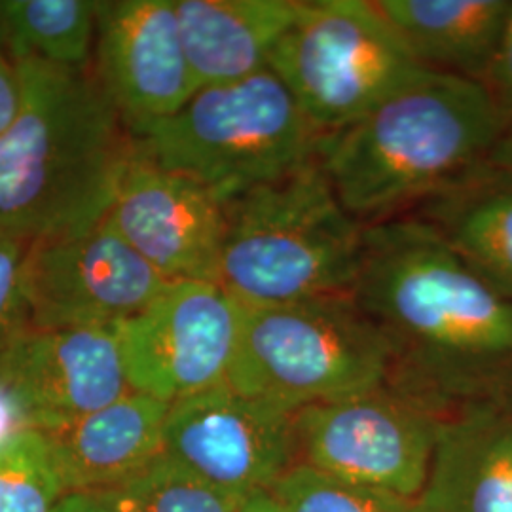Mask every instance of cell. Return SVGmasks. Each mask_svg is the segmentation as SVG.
Returning <instances> with one entry per match:
<instances>
[{
  "mask_svg": "<svg viewBox=\"0 0 512 512\" xmlns=\"http://www.w3.org/2000/svg\"><path fill=\"white\" fill-rule=\"evenodd\" d=\"M353 296L384 332L404 395L431 406L494 393L512 368V302L420 217L365 228ZM391 374V376H393Z\"/></svg>",
  "mask_w": 512,
  "mask_h": 512,
  "instance_id": "obj_1",
  "label": "cell"
},
{
  "mask_svg": "<svg viewBox=\"0 0 512 512\" xmlns=\"http://www.w3.org/2000/svg\"><path fill=\"white\" fill-rule=\"evenodd\" d=\"M239 512H283L270 492L247 495Z\"/></svg>",
  "mask_w": 512,
  "mask_h": 512,
  "instance_id": "obj_30",
  "label": "cell"
},
{
  "mask_svg": "<svg viewBox=\"0 0 512 512\" xmlns=\"http://www.w3.org/2000/svg\"><path fill=\"white\" fill-rule=\"evenodd\" d=\"M105 220L167 281L217 283L224 203L139 147Z\"/></svg>",
  "mask_w": 512,
  "mask_h": 512,
  "instance_id": "obj_12",
  "label": "cell"
},
{
  "mask_svg": "<svg viewBox=\"0 0 512 512\" xmlns=\"http://www.w3.org/2000/svg\"><path fill=\"white\" fill-rule=\"evenodd\" d=\"M507 126L482 82L425 69L357 122L323 135L317 158L338 200L368 228L490 164Z\"/></svg>",
  "mask_w": 512,
  "mask_h": 512,
  "instance_id": "obj_3",
  "label": "cell"
},
{
  "mask_svg": "<svg viewBox=\"0 0 512 512\" xmlns=\"http://www.w3.org/2000/svg\"><path fill=\"white\" fill-rule=\"evenodd\" d=\"M169 404L129 391L71 427L46 433L67 494H103L126 484L164 452Z\"/></svg>",
  "mask_w": 512,
  "mask_h": 512,
  "instance_id": "obj_16",
  "label": "cell"
},
{
  "mask_svg": "<svg viewBox=\"0 0 512 512\" xmlns=\"http://www.w3.org/2000/svg\"><path fill=\"white\" fill-rule=\"evenodd\" d=\"M21 107L0 139V236L38 241L107 217L137 150L95 71L16 63Z\"/></svg>",
  "mask_w": 512,
  "mask_h": 512,
  "instance_id": "obj_2",
  "label": "cell"
},
{
  "mask_svg": "<svg viewBox=\"0 0 512 512\" xmlns=\"http://www.w3.org/2000/svg\"><path fill=\"white\" fill-rule=\"evenodd\" d=\"M217 283L241 306L353 294L365 226L349 215L313 158L224 203Z\"/></svg>",
  "mask_w": 512,
  "mask_h": 512,
  "instance_id": "obj_4",
  "label": "cell"
},
{
  "mask_svg": "<svg viewBox=\"0 0 512 512\" xmlns=\"http://www.w3.org/2000/svg\"><path fill=\"white\" fill-rule=\"evenodd\" d=\"M509 0H378L423 67L484 80L501 37Z\"/></svg>",
  "mask_w": 512,
  "mask_h": 512,
  "instance_id": "obj_18",
  "label": "cell"
},
{
  "mask_svg": "<svg viewBox=\"0 0 512 512\" xmlns=\"http://www.w3.org/2000/svg\"><path fill=\"white\" fill-rule=\"evenodd\" d=\"M21 107V82L16 63L0 52V139L14 126Z\"/></svg>",
  "mask_w": 512,
  "mask_h": 512,
  "instance_id": "obj_26",
  "label": "cell"
},
{
  "mask_svg": "<svg viewBox=\"0 0 512 512\" xmlns=\"http://www.w3.org/2000/svg\"><path fill=\"white\" fill-rule=\"evenodd\" d=\"M412 512H512V393L497 389L440 414Z\"/></svg>",
  "mask_w": 512,
  "mask_h": 512,
  "instance_id": "obj_15",
  "label": "cell"
},
{
  "mask_svg": "<svg viewBox=\"0 0 512 512\" xmlns=\"http://www.w3.org/2000/svg\"><path fill=\"white\" fill-rule=\"evenodd\" d=\"M63 497L46 433L29 429L0 444V512H55Z\"/></svg>",
  "mask_w": 512,
  "mask_h": 512,
  "instance_id": "obj_22",
  "label": "cell"
},
{
  "mask_svg": "<svg viewBox=\"0 0 512 512\" xmlns=\"http://www.w3.org/2000/svg\"><path fill=\"white\" fill-rule=\"evenodd\" d=\"M283 512H412V501L296 463L268 490Z\"/></svg>",
  "mask_w": 512,
  "mask_h": 512,
  "instance_id": "obj_23",
  "label": "cell"
},
{
  "mask_svg": "<svg viewBox=\"0 0 512 512\" xmlns=\"http://www.w3.org/2000/svg\"><path fill=\"white\" fill-rule=\"evenodd\" d=\"M93 71L131 135L183 109L198 84L175 0L101 4Z\"/></svg>",
  "mask_w": 512,
  "mask_h": 512,
  "instance_id": "obj_13",
  "label": "cell"
},
{
  "mask_svg": "<svg viewBox=\"0 0 512 512\" xmlns=\"http://www.w3.org/2000/svg\"><path fill=\"white\" fill-rule=\"evenodd\" d=\"M35 429L14 391L0 380V444Z\"/></svg>",
  "mask_w": 512,
  "mask_h": 512,
  "instance_id": "obj_27",
  "label": "cell"
},
{
  "mask_svg": "<svg viewBox=\"0 0 512 512\" xmlns=\"http://www.w3.org/2000/svg\"><path fill=\"white\" fill-rule=\"evenodd\" d=\"M243 306L211 281H171L114 327L131 391L175 404L226 385Z\"/></svg>",
  "mask_w": 512,
  "mask_h": 512,
  "instance_id": "obj_9",
  "label": "cell"
},
{
  "mask_svg": "<svg viewBox=\"0 0 512 512\" xmlns=\"http://www.w3.org/2000/svg\"><path fill=\"white\" fill-rule=\"evenodd\" d=\"M270 69L321 135L363 118L423 67L376 2H300Z\"/></svg>",
  "mask_w": 512,
  "mask_h": 512,
  "instance_id": "obj_7",
  "label": "cell"
},
{
  "mask_svg": "<svg viewBox=\"0 0 512 512\" xmlns=\"http://www.w3.org/2000/svg\"><path fill=\"white\" fill-rule=\"evenodd\" d=\"M169 283L105 219L33 241L25 260L33 329H114Z\"/></svg>",
  "mask_w": 512,
  "mask_h": 512,
  "instance_id": "obj_10",
  "label": "cell"
},
{
  "mask_svg": "<svg viewBox=\"0 0 512 512\" xmlns=\"http://www.w3.org/2000/svg\"><path fill=\"white\" fill-rule=\"evenodd\" d=\"M31 425L57 433L131 391L114 329H31L0 361Z\"/></svg>",
  "mask_w": 512,
  "mask_h": 512,
  "instance_id": "obj_14",
  "label": "cell"
},
{
  "mask_svg": "<svg viewBox=\"0 0 512 512\" xmlns=\"http://www.w3.org/2000/svg\"><path fill=\"white\" fill-rule=\"evenodd\" d=\"M492 164L509 171L512 175V120L505 129L499 145L495 148L494 156H492Z\"/></svg>",
  "mask_w": 512,
  "mask_h": 512,
  "instance_id": "obj_29",
  "label": "cell"
},
{
  "mask_svg": "<svg viewBox=\"0 0 512 512\" xmlns=\"http://www.w3.org/2000/svg\"><path fill=\"white\" fill-rule=\"evenodd\" d=\"M31 241L0 236V361L33 329L25 291V260Z\"/></svg>",
  "mask_w": 512,
  "mask_h": 512,
  "instance_id": "obj_24",
  "label": "cell"
},
{
  "mask_svg": "<svg viewBox=\"0 0 512 512\" xmlns=\"http://www.w3.org/2000/svg\"><path fill=\"white\" fill-rule=\"evenodd\" d=\"M139 150L220 202L317 158L321 133L272 71L200 88L183 109L133 133Z\"/></svg>",
  "mask_w": 512,
  "mask_h": 512,
  "instance_id": "obj_5",
  "label": "cell"
},
{
  "mask_svg": "<svg viewBox=\"0 0 512 512\" xmlns=\"http://www.w3.org/2000/svg\"><path fill=\"white\" fill-rule=\"evenodd\" d=\"M103 2L6 0L0 2V38L18 63L38 59L59 67H88Z\"/></svg>",
  "mask_w": 512,
  "mask_h": 512,
  "instance_id": "obj_20",
  "label": "cell"
},
{
  "mask_svg": "<svg viewBox=\"0 0 512 512\" xmlns=\"http://www.w3.org/2000/svg\"><path fill=\"white\" fill-rule=\"evenodd\" d=\"M393 351L353 294L243 306L226 385L296 414L387 384Z\"/></svg>",
  "mask_w": 512,
  "mask_h": 512,
  "instance_id": "obj_6",
  "label": "cell"
},
{
  "mask_svg": "<svg viewBox=\"0 0 512 512\" xmlns=\"http://www.w3.org/2000/svg\"><path fill=\"white\" fill-rule=\"evenodd\" d=\"M440 414L385 385L294 414L298 463L414 501L437 444Z\"/></svg>",
  "mask_w": 512,
  "mask_h": 512,
  "instance_id": "obj_8",
  "label": "cell"
},
{
  "mask_svg": "<svg viewBox=\"0 0 512 512\" xmlns=\"http://www.w3.org/2000/svg\"><path fill=\"white\" fill-rule=\"evenodd\" d=\"M164 452L222 490L268 492L298 463L294 414L220 385L169 406Z\"/></svg>",
  "mask_w": 512,
  "mask_h": 512,
  "instance_id": "obj_11",
  "label": "cell"
},
{
  "mask_svg": "<svg viewBox=\"0 0 512 512\" xmlns=\"http://www.w3.org/2000/svg\"><path fill=\"white\" fill-rule=\"evenodd\" d=\"M95 495L120 512H239L247 499L203 480L165 452L126 484Z\"/></svg>",
  "mask_w": 512,
  "mask_h": 512,
  "instance_id": "obj_21",
  "label": "cell"
},
{
  "mask_svg": "<svg viewBox=\"0 0 512 512\" xmlns=\"http://www.w3.org/2000/svg\"><path fill=\"white\" fill-rule=\"evenodd\" d=\"M482 84L492 93L497 107L512 120V4L501 37L497 42L490 67L484 74Z\"/></svg>",
  "mask_w": 512,
  "mask_h": 512,
  "instance_id": "obj_25",
  "label": "cell"
},
{
  "mask_svg": "<svg viewBox=\"0 0 512 512\" xmlns=\"http://www.w3.org/2000/svg\"><path fill=\"white\" fill-rule=\"evenodd\" d=\"M55 512H120L107 499L95 494H67Z\"/></svg>",
  "mask_w": 512,
  "mask_h": 512,
  "instance_id": "obj_28",
  "label": "cell"
},
{
  "mask_svg": "<svg viewBox=\"0 0 512 512\" xmlns=\"http://www.w3.org/2000/svg\"><path fill=\"white\" fill-rule=\"evenodd\" d=\"M184 50L200 88L270 69L298 16L296 0H175Z\"/></svg>",
  "mask_w": 512,
  "mask_h": 512,
  "instance_id": "obj_17",
  "label": "cell"
},
{
  "mask_svg": "<svg viewBox=\"0 0 512 512\" xmlns=\"http://www.w3.org/2000/svg\"><path fill=\"white\" fill-rule=\"evenodd\" d=\"M420 219L512 302V175L484 165L420 207Z\"/></svg>",
  "mask_w": 512,
  "mask_h": 512,
  "instance_id": "obj_19",
  "label": "cell"
}]
</instances>
